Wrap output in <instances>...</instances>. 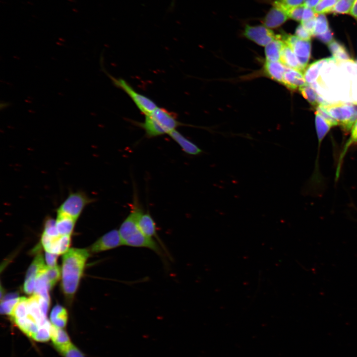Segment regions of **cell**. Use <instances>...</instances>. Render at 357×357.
<instances>
[{
	"instance_id": "9c48e42d",
	"label": "cell",
	"mask_w": 357,
	"mask_h": 357,
	"mask_svg": "<svg viewBox=\"0 0 357 357\" xmlns=\"http://www.w3.org/2000/svg\"><path fill=\"white\" fill-rule=\"evenodd\" d=\"M289 18L288 11L276 0L267 13L263 22L266 27L274 29L281 26Z\"/></svg>"
},
{
	"instance_id": "ab89813d",
	"label": "cell",
	"mask_w": 357,
	"mask_h": 357,
	"mask_svg": "<svg viewBox=\"0 0 357 357\" xmlns=\"http://www.w3.org/2000/svg\"><path fill=\"white\" fill-rule=\"evenodd\" d=\"M58 254L50 253L46 251L45 258L47 264V266L49 267H54L57 265V259Z\"/></svg>"
},
{
	"instance_id": "7a4b0ae2",
	"label": "cell",
	"mask_w": 357,
	"mask_h": 357,
	"mask_svg": "<svg viewBox=\"0 0 357 357\" xmlns=\"http://www.w3.org/2000/svg\"><path fill=\"white\" fill-rule=\"evenodd\" d=\"M123 243L134 247L147 248L153 250L161 257H164L162 249L153 238L144 235L139 230L136 221L134 205L127 217L121 224L119 230Z\"/></svg>"
},
{
	"instance_id": "8fae6325",
	"label": "cell",
	"mask_w": 357,
	"mask_h": 357,
	"mask_svg": "<svg viewBox=\"0 0 357 357\" xmlns=\"http://www.w3.org/2000/svg\"><path fill=\"white\" fill-rule=\"evenodd\" d=\"M136 212V221L141 232L148 237L156 238L160 241L157 233L156 223L151 215L144 213L138 206L134 205Z\"/></svg>"
},
{
	"instance_id": "6da1fadb",
	"label": "cell",
	"mask_w": 357,
	"mask_h": 357,
	"mask_svg": "<svg viewBox=\"0 0 357 357\" xmlns=\"http://www.w3.org/2000/svg\"><path fill=\"white\" fill-rule=\"evenodd\" d=\"M89 255L88 250L79 248L70 249L64 254L61 286L67 298H72L76 291Z\"/></svg>"
},
{
	"instance_id": "9a60e30c",
	"label": "cell",
	"mask_w": 357,
	"mask_h": 357,
	"mask_svg": "<svg viewBox=\"0 0 357 357\" xmlns=\"http://www.w3.org/2000/svg\"><path fill=\"white\" fill-rule=\"evenodd\" d=\"M280 61L287 67L301 72L305 69L299 62L291 48L285 42L281 51Z\"/></svg>"
},
{
	"instance_id": "30bf717a",
	"label": "cell",
	"mask_w": 357,
	"mask_h": 357,
	"mask_svg": "<svg viewBox=\"0 0 357 357\" xmlns=\"http://www.w3.org/2000/svg\"><path fill=\"white\" fill-rule=\"evenodd\" d=\"M123 243L119 230H112L100 238L91 247L93 252H99L112 249Z\"/></svg>"
},
{
	"instance_id": "ee69618b",
	"label": "cell",
	"mask_w": 357,
	"mask_h": 357,
	"mask_svg": "<svg viewBox=\"0 0 357 357\" xmlns=\"http://www.w3.org/2000/svg\"><path fill=\"white\" fill-rule=\"evenodd\" d=\"M315 17L308 20L300 22V24L310 32L312 35H313L315 25Z\"/></svg>"
},
{
	"instance_id": "d4e9b609",
	"label": "cell",
	"mask_w": 357,
	"mask_h": 357,
	"mask_svg": "<svg viewBox=\"0 0 357 357\" xmlns=\"http://www.w3.org/2000/svg\"><path fill=\"white\" fill-rule=\"evenodd\" d=\"M46 267L42 255L41 254H38L29 267L25 279L36 280L37 276Z\"/></svg>"
},
{
	"instance_id": "f35d334b",
	"label": "cell",
	"mask_w": 357,
	"mask_h": 357,
	"mask_svg": "<svg viewBox=\"0 0 357 357\" xmlns=\"http://www.w3.org/2000/svg\"><path fill=\"white\" fill-rule=\"evenodd\" d=\"M295 35L298 38L305 41H310L312 36L301 24L296 29Z\"/></svg>"
},
{
	"instance_id": "2e32d148",
	"label": "cell",
	"mask_w": 357,
	"mask_h": 357,
	"mask_svg": "<svg viewBox=\"0 0 357 357\" xmlns=\"http://www.w3.org/2000/svg\"><path fill=\"white\" fill-rule=\"evenodd\" d=\"M286 66L280 61H268L265 62L263 67L266 75L271 79L282 84Z\"/></svg>"
},
{
	"instance_id": "f6af8a7d",
	"label": "cell",
	"mask_w": 357,
	"mask_h": 357,
	"mask_svg": "<svg viewBox=\"0 0 357 357\" xmlns=\"http://www.w3.org/2000/svg\"><path fill=\"white\" fill-rule=\"evenodd\" d=\"M321 0H304V5L308 7L314 8Z\"/></svg>"
},
{
	"instance_id": "bcb514c9",
	"label": "cell",
	"mask_w": 357,
	"mask_h": 357,
	"mask_svg": "<svg viewBox=\"0 0 357 357\" xmlns=\"http://www.w3.org/2000/svg\"><path fill=\"white\" fill-rule=\"evenodd\" d=\"M350 14L357 21V0L354 1Z\"/></svg>"
},
{
	"instance_id": "7c38bea8",
	"label": "cell",
	"mask_w": 357,
	"mask_h": 357,
	"mask_svg": "<svg viewBox=\"0 0 357 357\" xmlns=\"http://www.w3.org/2000/svg\"><path fill=\"white\" fill-rule=\"evenodd\" d=\"M282 84L292 91L297 90L307 84L301 71L286 67Z\"/></svg>"
},
{
	"instance_id": "1f68e13d",
	"label": "cell",
	"mask_w": 357,
	"mask_h": 357,
	"mask_svg": "<svg viewBox=\"0 0 357 357\" xmlns=\"http://www.w3.org/2000/svg\"><path fill=\"white\" fill-rule=\"evenodd\" d=\"M45 274L51 289L60 279V268L57 265L54 267L46 266L45 270Z\"/></svg>"
},
{
	"instance_id": "e575fe53",
	"label": "cell",
	"mask_w": 357,
	"mask_h": 357,
	"mask_svg": "<svg viewBox=\"0 0 357 357\" xmlns=\"http://www.w3.org/2000/svg\"><path fill=\"white\" fill-rule=\"evenodd\" d=\"M43 233L51 237L60 236L57 230L56 221L52 218H48L46 219Z\"/></svg>"
},
{
	"instance_id": "44dd1931",
	"label": "cell",
	"mask_w": 357,
	"mask_h": 357,
	"mask_svg": "<svg viewBox=\"0 0 357 357\" xmlns=\"http://www.w3.org/2000/svg\"><path fill=\"white\" fill-rule=\"evenodd\" d=\"M50 333L51 338L58 350L71 343L67 334L62 328H58L52 324Z\"/></svg>"
},
{
	"instance_id": "f546056e",
	"label": "cell",
	"mask_w": 357,
	"mask_h": 357,
	"mask_svg": "<svg viewBox=\"0 0 357 357\" xmlns=\"http://www.w3.org/2000/svg\"><path fill=\"white\" fill-rule=\"evenodd\" d=\"M301 95L312 106H317L319 104V96L311 86L309 84L300 87L299 89Z\"/></svg>"
},
{
	"instance_id": "4fadbf2b",
	"label": "cell",
	"mask_w": 357,
	"mask_h": 357,
	"mask_svg": "<svg viewBox=\"0 0 357 357\" xmlns=\"http://www.w3.org/2000/svg\"><path fill=\"white\" fill-rule=\"evenodd\" d=\"M27 310L28 316L37 323L39 328L50 323L41 311L37 295L34 294L27 298Z\"/></svg>"
},
{
	"instance_id": "74e56055",
	"label": "cell",
	"mask_w": 357,
	"mask_h": 357,
	"mask_svg": "<svg viewBox=\"0 0 357 357\" xmlns=\"http://www.w3.org/2000/svg\"><path fill=\"white\" fill-rule=\"evenodd\" d=\"M288 11L294 7L304 4V0H277Z\"/></svg>"
},
{
	"instance_id": "7402d4cb",
	"label": "cell",
	"mask_w": 357,
	"mask_h": 357,
	"mask_svg": "<svg viewBox=\"0 0 357 357\" xmlns=\"http://www.w3.org/2000/svg\"><path fill=\"white\" fill-rule=\"evenodd\" d=\"M350 136L346 141L340 154L338 162L337 169L336 173V178H339L343 160L348 149L353 145H357V120L351 128Z\"/></svg>"
},
{
	"instance_id": "60d3db41",
	"label": "cell",
	"mask_w": 357,
	"mask_h": 357,
	"mask_svg": "<svg viewBox=\"0 0 357 357\" xmlns=\"http://www.w3.org/2000/svg\"><path fill=\"white\" fill-rule=\"evenodd\" d=\"M38 296V301L40 308L42 314L47 317V314L49 306L50 305V301L47 300L41 296Z\"/></svg>"
},
{
	"instance_id": "3957f363",
	"label": "cell",
	"mask_w": 357,
	"mask_h": 357,
	"mask_svg": "<svg viewBox=\"0 0 357 357\" xmlns=\"http://www.w3.org/2000/svg\"><path fill=\"white\" fill-rule=\"evenodd\" d=\"M145 116L144 120L137 124L145 131L149 138L168 134L183 124L178 120L174 113L164 108L158 107Z\"/></svg>"
},
{
	"instance_id": "484cf974",
	"label": "cell",
	"mask_w": 357,
	"mask_h": 357,
	"mask_svg": "<svg viewBox=\"0 0 357 357\" xmlns=\"http://www.w3.org/2000/svg\"><path fill=\"white\" fill-rule=\"evenodd\" d=\"M330 51L335 60H349L350 58L345 47L338 42L333 40L328 44Z\"/></svg>"
},
{
	"instance_id": "8992f818",
	"label": "cell",
	"mask_w": 357,
	"mask_h": 357,
	"mask_svg": "<svg viewBox=\"0 0 357 357\" xmlns=\"http://www.w3.org/2000/svg\"><path fill=\"white\" fill-rule=\"evenodd\" d=\"M93 199L82 191L71 192L57 209V213L64 214L76 220Z\"/></svg>"
},
{
	"instance_id": "4dcf8cb0",
	"label": "cell",
	"mask_w": 357,
	"mask_h": 357,
	"mask_svg": "<svg viewBox=\"0 0 357 357\" xmlns=\"http://www.w3.org/2000/svg\"><path fill=\"white\" fill-rule=\"evenodd\" d=\"M338 0H321L313 8L316 14L331 13Z\"/></svg>"
},
{
	"instance_id": "8d00e7d4",
	"label": "cell",
	"mask_w": 357,
	"mask_h": 357,
	"mask_svg": "<svg viewBox=\"0 0 357 357\" xmlns=\"http://www.w3.org/2000/svg\"><path fill=\"white\" fill-rule=\"evenodd\" d=\"M70 236H60L59 239V254H64L68 250Z\"/></svg>"
},
{
	"instance_id": "277c9868",
	"label": "cell",
	"mask_w": 357,
	"mask_h": 357,
	"mask_svg": "<svg viewBox=\"0 0 357 357\" xmlns=\"http://www.w3.org/2000/svg\"><path fill=\"white\" fill-rule=\"evenodd\" d=\"M336 120L345 131L350 130L357 120V106L337 103L318 105Z\"/></svg>"
},
{
	"instance_id": "f1b7e54d",
	"label": "cell",
	"mask_w": 357,
	"mask_h": 357,
	"mask_svg": "<svg viewBox=\"0 0 357 357\" xmlns=\"http://www.w3.org/2000/svg\"><path fill=\"white\" fill-rule=\"evenodd\" d=\"M329 29V23L325 15L324 14H317L312 36L316 37L322 35Z\"/></svg>"
},
{
	"instance_id": "ffe728a7",
	"label": "cell",
	"mask_w": 357,
	"mask_h": 357,
	"mask_svg": "<svg viewBox=\"0 0 357 357\" xmlns=\"http://www.w3.org/2000/svg\"><path fill=\"white\" fill-rule=\"evenodd\" d=\"M315 128L318 139V158L319 149L322 140L331 128L334 126L330 122L323 118L318 112H316L315 119Z\"/></svg>"
},
{
	"instance_id": "d6986e66",
	"label": "cell",
	"mask_w": 357,
	"mask_h": 357,
	"mask_svg": "<svg viewBox=\"0 0 357 357\" xmlns=\"http://www.w3.org/2000/svg\"><path fill=\"white\" fill-rule=\"evenodd\" d=\"M76 221V219L68 216L57 213L56 227L60 235L70 236Z\"/></svg>"
},
{
	"instance_id": "cb8c5ba5",
	"label": "cell",
	"mask_w": 357,
	"mask_h": 357,
	"mask_svg": "<svg viewBox=\"0 0 357 357\" xmlns=\"http://www.w3.org/2000/svg\"><path fill=\"white\" fill-rule=\"evenodd\" d=\"M51 324L54 326L63 328L66 325L67 313L66 309L60 305L55 306L50 315Z\"/></svg>"
},
{
	"instance_id": "ac0fdd59",
	"label": "cell",
	"mask_w": 357,
	"mask_h": 357,
	"mask_svg": "<svg viewBox=\"0 0 357 357\" xmlns=\"http://www.w3.org/2000/svg\"><path fill=\"white\" fill-rule=\"evenodd\" d=\"M285 44L281 35L277 37L266 46L265 54L266 60L271 61H279L282 48Z\"/></svg>"
},
{
	"instance_id": "e0dca14e",
	"label": "cell",
	"mask_w": 357,
	"mask_h": 357,
	"mask_svg": "<svg viewBox=\"0 0 357 357\" xmlns=\"http://www.w3.org/2000/svg\"><path fill=\"white\" fill-rule=\"evenodd\" d=\"M333 57L324 58L311 63L304 72V77L307 84L312 85L317 80L322 67L326 63L333 61Z\"/></svg>"
},
{
	"instance_id": "836d02e7",
	"label": "cell",
	"mask_w": 357,
	"mask_h": 357,
	"mask_svg": "<svg viewBox=\"0 0 357 357\" xmlns=\"http://www.w3.org/2000/svg\"><path fill=\"white\" fill-rule=\"evenodd\" d=\"M58 351L64 357H84L80 351L71 343Z\"/></svg>"
},
{
	"instance_id": "5b68a950",
	"label": "cell",
	"mask_w": 357,
	"mask_h": 357,
	"mask_svg": "<svg viewBox=\"0 0 357 357\" xmlns=\"http://www.w3.org/2000/svg\"><path fill=\"white\" fill-rule=\"evenodd\" d=\"M114 85L124 91L132 100L138 110L145 116L152 112L157 104L148 97L137 92L127 81L120 78H116L107 73Z\"/></svg>"
},
{
	"instance_id": "5bb4252c",
	"label": "cell",
	"mask_w": 357,
	"mask_h": 357,
	"mask_svg": "<svg viewBox=\"0 0 357 357\" xmlns=\"http://www.w3.org/2000/svg\"><path fill=\"white\" fill-rule=\"evenodd\" d=\"M168 135L180 147L183 152L188 155H198L203 152L197 145L186 138L177 129L172 131Z\"/></svg>"
},
{
	"instance_id": "603a6c76",
	"label": "cell",
	"mask_w": 357,
	"mask_h": 357,
	"mask_svg": "<svg viewBox=\"0 0 357 357\" xmlns=\"http://www.w3.org/2000/svg\"><path fill=\"white\" fill-rule=\"evenodd\" d=\"M46 268V267L36 278L34 294L41 296L47 300L50 301V297L48 294V291L51 289L49 282L45 274V270Z\"/></svg>"
},
{
	"instance_id": "d6a6232c",
	"label": "cell",
	"mask_w": 357,
	"mask_h": 357,
	"mask_svg": "<svg viewBox=\"0 0 357 357\" xmlns=\"http://www.w3.org/2000/svg\"><path fill=\"white\" fill-rule=\"evenodd\" d=\"M353 4L350 0H338L331 13L350 14Z\"/></svg>"
},
{
	"instance_id": "d590c367",
	"label": "cell",
	"mask_w": 357,
	"mask_h": 357,
	"mask_svg": "<svg viewBox=\"0 0 357 357\" xmlns=\"http://www.w3.org/2000/svg\"><path fill=\"white\" fill-rule=\"evenodd\" d=\"M304 5H301L290 9L288 11L289 18L297 21H301Z\"/></svg>"
},
{
	"instance_id": "7bdbcfd3",
	"label": "cell",
	"mask_w": 357,
	"mask_h": 357,
	"mask_svg": "<svg viewBox=\"0 0 357 357\" xmlns=\"http://www.w3.org/2000/svg\"><path fill=\"white\" fill-rule=\"evenodd\" d=\"M316 37L323 43L328 44L333 40V35L330 29L324 34L317 36Z\"/></svg>"
},
{
	"instance_id": "ba28073f",
	"label": "cell",
	"mask_w": 357,
	"mask_h": 357,
	"mask_svg": "<svg viewBox=\"0 0 357 357\" xmlns=\"http://www.w3.org/2000/svg\"><path fill=\"white\" fill-rule=\"evenodd\" d=\"M243 34L246 38L262 46H266L277 36L264 25H246Z\"/></svg>"
},
{
	"instance_id": "52a82bcc",
	"label": "cell",
	"mask_w": 357,
	"mask_h": 357,
	"mask_svg": "<svg viewBox=\"0 0 357 357\" xmlns=\"http://www.w3.org/2000/svg\"><path fill=\"white\" fill-rule=\"evenodd\" d=\"M283 40L292 49L301 65L305 68L311 53L310 41L301 40L296 35H281Z\"/></svg>"
},
{
	"instance_id": "c3c4849f",
	"label": "cell",
	"mask_w": 357,
	"mask_h": 357,
	"mask_svg": "<svg viewBox=\"0 0 357 357\" xmlns=\"http://www.w3.org/2000/svg\"></svg>"
},
{
	"instance_id": "7dc6e473",
	"label": "cell",
	"mask_w": 357,
	"mask_h": 357,
	"mask_svg": "<svg viewBox=\"0 0 357 357\" xmlns=\"http://www.w3.org/2000/svg\"><path fill=\"white\" fill-rule=\"evenodd\" d=\"M351 0V1H353V2H354V1L355 0Z\"/></svg>"
},
{
	"instance_id": "83f0119b",
	"label": "cell",
	"mask_w": 357,
	"mask_h": 357,
	"mask_svg": "<svg viewBox=\"0 0 357 357\" xmlns=\"http://www.w3.org/2000/svg\"><path fill=\"white\" fill-rule=\"evenodd\" d=\"M19 298L16 294H11L4 297L0 304L1 313L10 315Z\"/></svg>"
},
{
	"instance_id": "4316f807",
	"label": "cell",
	"mask_w": 357,
	"mask_h": 357,
	"mask_svg": "<svg viewBox=\"0 0 357 357\" xmlns=\"http://www.w3.org/2000/svg\"><path fill=\"white\" fill-rule=\"evenodd\" d=\"M28 315L27 298L25 297L19 298L10 315L13 321L23 318Z\"/></svg>"
},
{
	"instance_id": "b9f144b4",
	"label": "cell",
	"mask_w": 357,
	"mask_h": 357,
	"mask_svg": "<svg viewBox=\"0 0 357 357\" xmlns=\"http://www.w3.org/2000/svg\"><path fill=\"white\" fill-rule=\"evenodd\" d=\"M316 14L313 8L306 7L304 5L301 21L308 20L315 18L316 16Z\"/></svg>"
}]
</instances>
